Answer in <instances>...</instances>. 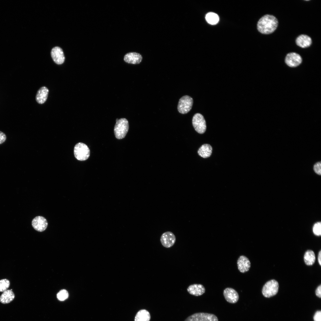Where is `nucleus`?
<instances>
[{
    "label": "nucleus",
    "instance_id": "f257e3e1",
    "mask_svg": "<svg viewBox=\"0 0 321 321\" xmlns=\"http://www.w3.org/2000/svg\"><path fill=\"white\" fill-rule=\"evenodd\" d=\"M278 24V21L275 16L267 14L259 19L257 23V28L261 33L269 34L275 31Z\"/></svg>",
    "mask_w": 321,
    "mask_h": 321
},
{
    "label": "nucleus",
    "instance_id": "f03ea898",
    "mask_svg": "<svg viewBox=\"0 0 321 321\" xmlns=\"http://www.w3.org/2000/svg\"><path fill=\"white\" fill-rule=\"evenodd\" d=\"M128 122L126 119L122 118L116 119L114 132L115 136L117 139H121L124 138L128 133Z\"/></svg>",
    "mask_w": 321,
    "mask_h": 321
},
{
    "label": "nucleus",
    "instance_id": "7ed1b4c3",
    "mask_svg": "<svg viewBox=\"0 0 321 321\" xmlns=\"http://www.w3.org/2000/svg\"><path fill=\"white\" fill-rule=\"evenodd\" d=\"M75 158L80 161H84L89 157L90 154L89 149L85 144L81 142L77 144L74 150Z\"/></svg>",
    "mask_w": 321,
    "mask_h": 321
},
{
    "label": "nucleus",
    "instance_id": "20e7f679",
    "mask_svg": "<svg viewBox=\"0 0 321 321\" xmlns=\"http://www.w3.org/2000/svg\"><path fill=\"white\" fill-rule=\"evenodd\" d=\"M279 284L276 280L273 279L267 282L264 285L262 290L263 295L266 298H270L277 293Z\"/></svg>",
    "mask_w": 321,
    "mask_h": 321
},
{
    "label": "nucleus",
    "instance_id": "39448f33",
    "mask_svg": "<svg viewBox=\"0 0 321 321\" xmlns=\"http://www.w3.org/2000/svg\"><path fill=\"white\" fill-rule=\"evenodd\" d=\"M193 103V98L186 95L179 100L177 106V110L181 114H185L188 113L191 109Z\"/></svg>",
    "mask_w": 321,
    "mask_h": 321
},
{
    "label": "nucleus",
    "instance_id": "423d86ee",
    "mask_svg": "<svg viewBox=\"0 0 321 321\" xmlns=\"http://www.w3.org/2000/svg\"><path fill=\"white\" fill-rule=\"evenodd\" d=\"M192 125L195 130L200 134L204 133L206 129L205 120L203 116L197 113L195 114L192 118Z\"/></svg>",
    "mask_w": 321,
    "mask_h": 321
},
{
    "label": "nucleus",
    "instance_id": "0eeeda50",
    "mask_svg": "<svg viewBox=\"0 0 321 321\" xmlns=\"http://www.w3.org/2000/svg\"><path fill=\"white\" fill-rule=\"evenodd\" d=\"M184 321H218L215 315L206 313L194 314L188 317Z\"/></svg>",
    "mask_w": 321,
    "mask_h": 321
},
{
    "label": "nucleus",
    "instance_id": "6e6552de",
    "mask_svg": "<svg viewBox=\"0 0 321 321\" xmlns=\"http://www.w3.org/2000/svg\"><path fill=\"white\" fill-rule=\"evenodd\" d=\"M176 240V237L171 232L167 231L163 233L160 238V241L162 246L166 248L172 247Z\"/></svg>",
    "mask_w": 321,
    "mask_h": 321
},
{
    "label": "nucleus",
    "instance_id": "1a4fd4ad",
    "mask_svg": "<svg viewBox=\"0 0 321 321\" xmlns=\"http://www.w3.org/2000/svg\"><path fill=\"white\" fill-rule=\"evenodd\" d=\"M32 226L37 231L42 232L47 228L48 223L47 220L43 217L37 216L32 220Z\"/></svg>",
    "mask_w": 321,
    "mask_h": 321
},
{
    "label": "nucleus",
    "instance_id": "9d476101",
    "mask_svg": "<svg viewBox=\"0 0 321 321\" xmlns=\"http://www.w3.org/2000/svg\"><path fill=\"white\" fill-rule=\"evenodd\" d=\"M302 61L301 56L299 54L294 52L290 53L286 55L285 62L288 66L291 67H297L300 64Z\"/></svg>",
    "mask_w": 321,
    "mask_h": 321
},
{
    "label": "nucleus",
    "instance_id": "9b49d317",
    "mask_svg": "<svg viewBox=\"0 0 321 321\" xmlns=\"http://www.w3.org/2000/svg\"><path fill=\"white\" fill-rule=\"evenodd\" d=\"M224 296L226 300L229 303H235L238 301L239 296L237 292L231 288H227L223 292Z\"/></svg>",
    "mask_w": 321,
    "mask_h": 321
},
{
    "label": "nucleus",
    "instance_id": "f8f14e48",
    "mask_svg": "<svg viewBox=\"0 0 321 321\" xmlns=\"http://www.w3.org/2000/svg\"><path fill=\"white\" fill-rule=\"evenodd\" d=\"M51 57L56 64H61L64 63L65 57L62 49L59 47L53 48L51 51Z\"/></svg>",
    "mask_w": 321,
    "mask_h": 321
},
{
    "label": "nucleus",
    "instance_id": "ddd939ff",
    "mask_svg": "<svg viewBox=\"0 0 321 321\" xmlns=\"http://www.w3.org/2000/svg\"><path fill=\"white\" fill-rule=\"evenodd\" d=\"M142 57L139 53L131 52L126 54L124 56V60L126 63L133 64H139L142 61Z\"/></svg>",
    "mask_w": 321,
    "mask_h": 321
},
{
    "label": "nucleus",
    "instance_id": "4468645a",
    "mask_svg": "<svg viewBox=\"0 0 321 321\" xmlns=\"http://www.w3.org/2000/svg\"><path fill=\"white\" fill-rule=\"evenodd\" d=\"M237 265L239 271L241 273H244L249 270L251 267V263L247 257L241 255L238 259Z\"/></svg>",
    "mask_w": 321,
    "mask_h": 321
},
{
    "label": "nucleus",
    "instance_id": "2eb2a0df",
    "mask_svg": "<svg viewBox=\"0 0 321 321\" xmlns=\"http://www.w3.org/2000/svg\"><path fill=\"white\" fill-rule=\"evenodd\" d=\"M187 291L191 295L199 296L204 293L205 289L201 284H194L189 285L187 288Z\"/></svg>",
    "mask_w": 321,
    "mask_h": 321
},
{
    "label": "nucleus",
    "instance_id": "dca6fc26",
    "mask_svg": "<svg viewBox=\"0 0 321 321\" xmlns=\"http://www.w3.org/2000/svg\"><path fill=\"white\" fill-rule=\"evenodd\" d=\"M296 43L299 46L302 48H306L310 46L312 40L310 37L305 34L299 36L296 40Z\"/></svg>",
    "mask_w": 321,
    "mask_h": 321
},
{
    "label": "nucleus",
    "instance_id": "f3484780",
    "mask_svg": "<svg viewBox=\"0 0 321 321\" xmlns=\"http://www.w3.org/2000/svg\"><path fill=\"white\" fill-rule=\"evenodd\" d=\"M48 93V90L45 86L40 88L37 91L36 96V100L37 103L42 104L46 101Z\"/></svg>",
    "mask_w": 321,
    "mask_h": 321
},
{
    "label": "nucleus",
    "instance_id": "a211bd4d",
    "mask_svg": "<svg viewBox=\"0 0 321 321\" xmlns=\"http://www.w3.org/2000/svg\"><path fill=\"white\" fill-rule=\"evenodd\" d=\"M212 148L210 145L204 144L198 149V153L201 157L206 158L210 156L212 153Z\"/></svg>",
    "mask_w": 321,
    "mask_h": 321
},
{
    "label": "nucleus",
    "instance_id": "6ab92c4d",
    "mask_svg": "<svg viewBox=\"0 0 321 321\" xmlns=\"http://www.w3.org/2000/svg\"><path fill=\"white\" fill-rule=\"evenodd\" d=\"M13 292L10 290H7L3 292L0 296V302L3 304H7L13 300L15 298Z\"/></svg>",
    "mask_w": 321,
    "mask_h": 321
},
{
    "label": "nucleus",
    "instance_id": "aec40b11",
    "mask_svg": "<svg viewBox=\"0 0 321 321\" xmlns=\"http://www.w3.org/2000/svg\"><path fill=\"white\" fill-rule=\"evenodd\" d=\"M150 315L149 312L145 309H141L136 314L134 321H150Z\"/></svg>",
    "mask_w": 321,
    "mask_h": 321
},
{
    "label": "nucleus",
    "instance_id": "412c9836",
    "mask_svg": "<svg viewBox=\"0 0 321 321\" xmlns=\"http://www.w3.org/2000/svg\"><path fill=\"white\" fill-rule=\"evenodd\" d=\"M304 260L306 264L307 265H312L315 261V256L314 252L311 250H308L305 253Z\"/></svg>",
    "mask_w": 321,
    "mask_h": 321
},
{
    "label": "nucleus",
    "instance_id": "4be33fe9",
    "mask_svg": "<svg viewBox=\"0 0 321 321\" xmlns=\"http://www.w3.org/2000/svg\"><path fill=\"white\" fill-rule=\"evenodd\" d=\"M207 22L210 24L214 25L218 23L219 21V17L216 14L210 12L207 13L205 16Z\"/></svg>",
    "mask_w": 321,
    "mask_h": 321
},
{
    "label": "nucleus",
    "instance_id": "5701e85b",
    "mask_svg": "<svg viewBox=\"0 0 321 321\" xmlns=\"http://www.w3.org/2000/svg\"><path fill=\"white\" fill-rule=\"evenodd\" d=\"M68 296L69 294L68 292L64 289L60 290L57 294V299L61 301L65 300L68 298Z\"/></svg>",
    "mask_w": 321,
    "mask_h": 321
},
{
    "label": "nucleus",
    "instance_id": "b1692460",
    "mask_svg": "<svg viewBox=\"0 0 321 321\" xmlns=\"http://www.w3.org/2000/svg\"><path fill=\"white\" fill-rule=\"evenodd\" d=\"M10 285V282L6 279L0 280V292H4L7 290Z\"/></svg>",
    "mask_w": 321,
    "mask_h": 321
},
{
    "label": "nucleus",
    "instance_id": "393cba45",
    "mask_svg": "<svg viewBox=\"0 0 321 321\" xmlns=\"http://www.w3.org/2000/svg\"><path fill=\"white\" fill-rule=\"evenodd\" d=\"M313 231L314 234L317 236H320L321 235V224L320 222L315 223L313 227Z\"/></svg>",
    "mask_w": 321,
    "mask_h": 321
},
{
    "label": "nucleus",
    "instance_id": "a878e982",
    "mask_svg": "<svg viewBox=\"0 0 321 321\" xmlns=\"http://www.w3.org/2000/svg\"><path fill=\"white\" fill-rule=\"evenodd\" d=\"M313 170L314 172L317 174L320 175L321 174V162H317L315 163L313 166Z\"/></svg>",
    "mask_w": 321,
    "mask_h": 321
},
{
    "label": "nucleus",
    "instance_id": "bb28decb",
    "mask_svg": "<svg viewBox=\"0 0 321 321\" xmlns=\"http://www.w3.org/2000/svg\"><path fill=\"white\" fill-rule=\"evenodd\" d=\"M314 321H321V311H317L315 313L314 316Z\"/></svg>",
    "mask_w": 321,
    "mask_h": 321
},
{
    "label": "nucleus",
    "instance_id": "cd10ccee",
    "mask_svg": "<svg viewBox=\"0 0 321 321\" xmlns=\"http://www.w3.org/2000/svg\"><path fill=\"white\" fill-rule=\"evenodd\" d=\"M6 139V135L3 132L0 131V144L4 143Z\"/></svg>",
    "mask_w": 321,
    "mask_h": 321
},
{
    "label": "nucleus",
    "instance_id": "c85d7f7f",
    "mask_svg": "<svg viewBox=\"0 0 321 321\" xmlns=\"http://www.w3.org/2000/svg\"><path fill=\"white\" fill-rule=\"evenodd\" d=\"M315 294L318 297H321V285H320L317 288L315 291Z\"/></svg>",
    "mask_w": 321,
    "mask_h": 321
},
{
    "label": "nucleus",
    "instance_id": "c756f323",
    "mask_svg": "<svg viewBox=\"0 0 321 321\" xmlns=\"http://www.w3.org/2000/svg\"><path fill=\"white\" fill-rule=\"evenodd\" d=\"M321 251H319L318 256V260L319 264L321 266Z\"/></svg>",
    "mask_w": 321,
    "mask_h": 321
}]
</instances>
